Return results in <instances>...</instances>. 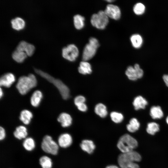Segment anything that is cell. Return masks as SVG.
<instances>
[{"label": "cell", "mask_w": 168, "mask_h": 168, "mask_svg": "<svg viewBox=\"0 0 168 168\" xmlns=\"http://www.w3.org/2000/svg\"><path fill=\"white\" fill-rule=\"evenodd\" d=\"M34 70L36 73L53 84L58 89L64 99L67 100L69 98V89L60 80L54 78L48 73L40 70L35 69Z\"/></svg>", "instance_id": "6da1fadb"}, {"label": "cell", "mask_w": 168, "mask_h": 168, "mask_svg": "<svg viewBox=\"0 0 168 168\" xmlns=\"http://www.w3.org/2000/svg\"><path fill=\"white\" fill-rule=\"evenodd\" d=\"M37 84L35 76L32 74L28 76H22L18 79L16 87L19 92L22 95L26 94Z\"/></svg>", "instance_id": "7a4b0ae2"}, {"label": "cell", "mask_w": 168, "mask_h": 168, "mask_svg": "<svg viewBox=\"0 0 168 168\" xmlns=\"http://www.w3.org/2000/svg\"><path fill=\"white\" fill-rule=\"evenodd\" d=\"M138 145V142L136 140L128 134H124L121 136L117 144L118 148L122 153L133 151Z\"/></svg>", "instance_id": "3957f363"}, {"label": "cell", "mask_w": 168, "mask_h": 168, "mask_svg": "<svg viewBox=\"0 0 168 168\" xmlns=\"http://www.w3.org/2000/svg\"><path fill=\"white\" fill-rule=\"evenodd\" d=\"M141 157L138 152L133 151L128 152L122 153L118 158V163L121 168H128L133 162L141 161Z\"/></svg>", "instance_id": "277c9868"}, {"label": "cell", "mask_w": 168, "mask_h": 168, "mask_svg": "<svg viewBox=\"0 0 168 168\" xmlns=\"http://www.w3.org/2000/svg\"><path fill=\"white\" fill-rule=\"evenodd\" d=\"M99 45L98 40L95 37L90 38L83 51V61H87L92 58L95 55Z\"/></svg>", "instance_id": "5b68a950"}, {"label": "cell", "mask_w": 168, "mask_h": 168, "mask_svg": "<svg viewBox=\"0 0 168 168\" xmlns=\"http://www.w3.org/2000/svg\"><path fill=\"white\" fill-rule=\"evenodd\" d=\"M109 17L104 11L100 10L96 13L93 14L91 18L92 25L96 28L104 29L109 23Z\"/></svg>", "instance_id": "8992f818"}, {"label": "cell", "mask_w": 168, "mask_h": 168, "mask_svg": "<svg viewBox=\"0 0 168 168\" xmlns=\"http://www.w3.org/2000/svg\"><path fill=\"white\" fill-rule=\"evenodd\" d=\"M41 147L45 152L53 155H56L58 152L59 146L52 139L51 137L46 135L43 138Z\"/></svg>", "instance_id": "52a82bcc"}, {"label": "cell", "mask_w": 168, "mask_h": 168, "mask_svg": "<svg viewBox=\"0 0 168 168\" xmlns=\"http://www.w3.org/2000/svg\"><path fill=\"white\" fill-rule=\"evenodd\" d=\"M79 54L78 48L73 44H68L62 49V54L63 57L70 61H75L78 57Z\"/></svg>", "instance_id": "ba28073f"}, {"label": "cell", "mask_w": 168, "mask_h": 168, "mask_svg": "<svg viewBox=\"0 0 168 168\" xmlns=\"http://www.w3.org/2000/svg\"><path fill=\"white\" fill-rule=\"evenodd\" d=\"M125 74L129 80L134 81L142 77L143 71L139 64H136L133 67L128 66L125 71Z\"/></svg>", "instance_id": "9c48e42d"}, {"label": "cell", "mask_w": 168, "mask_h": 168, "mask_svg": "<svg viewBox=\"0 0 168 168\" xmlns=\"http://www.w3.org/2000/svg\"><path fill=\"white\" fill-rule=\"evenodd\" d=\"M109 18L115 20H119L121 16V12L119 8L117 5L109 4L104 11Z\"/></svg>", "instance_id": "30bf717a"}, {"label": "cell", "mask_w": 168, "mask_h": 168, "mask_svg": "<svg viewBox=\"0 0 168 168\" xmlns=\"http://www.w3.org/2000/svg\"><path fill=\"white\" fill-rule=\"evenodd\" d=\"M35 49L34 45L24 40L20 42L16 48V50L25 52L27 55L31 56Z\"/></svg>", "instance_id": "8fae6325"}, {"label": "cell", "mask_w": 168, "mask_h": 168, "mask_svg": "<svg viewBox=\"0 0 168 168\" xmlns=\"http://www.w3.org/2000/svg\"><path fill=\"white\" fill-rule=\"evenodd\" d=\"M72 142V138L69 134L65 133L61 134L58 138V144L61 147L66 148L69 147Z\"/></svg>", "instance_id": "7c38bea8"}, {"label": "cell", "mask_w": 168, "mask_h": 168, "mask_svg": "<svg viewBox=\"0 0 168 168\" xmlns=\"http://www.w3.org/2000/svg\"><path fill=\"white\" fill-rule=\"evenodd\" d=\"M14 75L11 73H7L3 75L0 79V85L6 87H9L15 81Z\"/></svg>", "instance_id": "4fadbf2b"}, {"label": "cell", "mask_w": 168, "mask_h": 168, "mask_svg": "<svg viewBox=\"0 0 168 168\" xmlns=\"http://www.w3.org/2000/svg\"><path fill=\"white\" fill-rule=\"evenodd\" d=\"M133 104L135 110H137L144 109L148 105V102L143 97L138 96L134 98Z\"/></svg>", "instance_id": "5bb4252c"}, {"label": "cell", "mask_w": 168, "mask_h": 168, "mask_svg": "<svg viewBox=\"0 0 168 168\" xmlns=\"http://www.w3.org/2000/svg\"><path fill=\"white\" fill-rule=\"evenodd\" d=\"M80 146L82 149L88 154H91L95 148V145L93 142L90 140H83Z\"/></svg>", "instance_id": "9a60e30c"}, {"label": "cell", "mask_w": 168, "mask_h": 168, "mask_svg": "<svg viewBox=\"0 0 168 168\" xmlns=\"http://www.w3.org/2000/svg\"><path fill=\"white\" fill-rule=\"evenodd\" d=\"M58 122L63 127L69 126L72 123V119L71 116L67 113H63L59 116L57 119Z\"/></svg>", "instance_id": "2e32d148"}, {"label": "cell", "mask_w": 168, "mask_h": 168, "mask_svg": "<svg viewBox=\"0 0 168 168\" xmlns=\"http://www.w3.org/2000/svg\"><path fill=\"white\" fill-rule=\"evenodd\" d=\"M150 114L151 117L154 119H160L164 115L163 111L159 106H153L150 108Z\"/></svg>", "instance_id": "e0dca14e"}, {"label": "cell", "mask_w": 168, "mask_h": 168, "mask_svg": "<svg viewBox=\"0 0 168 168\" xmlns=\"http://www.w3.org/2000/svg\"><path fill=\"white\" fill-rule=\"evenodd\" d=\"M27 129L23 126H20L17 127L14 131L13 135L17 139L21 140L26 138L27 135Z\"/></svg>", "instance_id": "ac0fdd59"}, {"label": "cell", "mask_w": 168, "mask_h": 168, "mask_svg": "<svg viewBox=\"0 0 168 168\" xmlns=\"http://www.w3.org/2000/svg\"><path fill=\"white\" fill-rule=\"evenodd\" d=\"M78 70L80 73L82 74H90L92 72L91 67L87 61H82L80 63Z\"/></svg>", "instance_id": "d6986e66"}, {"label": "cell", "mask_w": 168, "mask_h": 168, "mask_svg": "<svg viewBox=\"0 0 168 168\" xmlns=\"http://www.w3.org/2000/svg\"><path fill=\"white\" fill-rule=\"evenodd\" d=\"M42 97L43 95L41 91L39 90L35 91L30 98L31 105L34 107L38 106L40 104Z\"/></svg>", "instance_id": "ffe728a7"}, {"label": "cell", "mask_w": 168, "mask_h": 168, "mask_svg": "<svg viewBox=\"0 0 168 168\" xmlns=\"http://www.w3.org/2000/svg\"><path fill=\"white\" fill-rule=\"evenodd\" d=\"M11 22L12 28L16 30L22 29L25 26V21L22 18L19 17L12 19Z\"/></svg>", "instance_id": "44dd1931"}, {"label": "cell", "mask_w": 168, "mask_h": 168, "mask_svg": "<svg viewBox=\"0 0 168 168\" xmlns=\"http://www.w3.org/2000/svg\"><path fill=\"white\" fill-rule=\"evenodd\" d=\"M33 117L32 113L30 111L24 110H22L20 116V120L25 124H28Z\"/></svg>", "instance_id": "7402d4cb"}, {"label": "cell", "mask_w": 168, "mask_h": 168, "mask_svg": "<svg viewBox=\"0 0 168 168\" xmlns=\"http://www.w3.org/2000/svg\"><path fill=\"white\" fill-rule=\"evenodd\" d=\"M140 126V124L138 120L133 118L130 120L129 123L127 125V130L130 132L134 133L138 129Z\"/></svg>", "instance_id": "603a6c76"}, {"label": "cell", "mask_w": 168, "mask_h": 168, "mask_svg": "<svg viewBox=\"0 0 168 168\" xmlns=\"http://www.w3.org/2000/svg\"><path fill=\"white\" fill-rule=\"evenodd\" d=\"M85 19L84 16L77 14L73 16V23L75 27L78 30L82 29L84 26Z\"/></svg>", "instance_id": "cb8c5ba5"}, {"label": "cell", "mask_w": 168, "mask_h": 168, "mask_svg": "<svg viewBox=\"0 0 168 168\" xmlns=\"http://www.w3.org/2000/svg\"><path fill=\"white\" fill-rule=\"evenodd\" d=\"M27 55L23 51L15 50L12 53V57L13 59L18 63L22 62L27 57Z\"/></svg>", "instance_id": "d4e9b609"}, {"label": "cell", "mask_w": 168, "mask_h": 168, "mask_svg": "<svg viewBox=\"0 0 168 168\" xmlns=\"http://www.w3.org/2000/svg\"><path fill=\"white\" fill-rule=\"evenodd\" d=\"M95 113L101 118L105 117L107 114V111L106 106L102 103L96 105L95 108Z\"/></svg>", "instance_id": "484cf974"}, {"label": "cell", "mask_w": 168, "mask_h": 168, "mask_svg": "<svg viewBox=\"0 0 168 168\" xmlns=\"http://www.w3.org/2000/svg\"><path fill=\"white\" fill-rule=\"evenodd\" d=\"M23 146L26 150L28 151H32L35 147V142L32 138H27L24 140Z\"/></svg>", "instance_id": "4316f807"}, {"label": "cell", "mask_w": 168, "mask_h": 168, "mask_svg": "<svg viewBox=\"0 0 168 168\" xmlns=\"http://www.w3.org/2000/svg\"><path fill=\"white\" fill-rule=\"evenodd\" d=\"M39 163L42 168H52V166L51 159L46 156H43L40 158Z\"/></svg>", "instance_id": "83f0119b"}, {"label": "cell", "mask_w": 168, "mask_h": 168, "mask_svg": "<svg viewBox=\"0 0 168 168\" xmlns=\"http://www.w3.org/2000/svg\"><path fill=\"white\" fill-rule=\"evenodd\" d=\"M130 40L133 47L135 48H140L142 43L141 36L138 34H134L130 37Z\"/></svg>", "instance_id": "f1b7e54d"}, {"label": "cell", "mask_w": 168, "mask_h": 168, "mask_svg": "<svg viewBox=\"0 0 168 168\" xmlns=\"http://www.w3.org/2000/svg\"><path fill=\"white\" fill-rule=\"evenodd\" d=\"M159 129V125L158 124L155 122H151L147 124L146 131L148 134L153 135L158 132Z\"/></svg>", "instance_id": "f546056e"}, {"label": "cell", "mask_w": 168, "mask_h": 168, "mask_svg": "<svg viewBox=\"0 0 168 168\" xmlns=\"http://www.w3.org/2000/svg\"><path fill=\"white\" fill-rule=\"evenodd\" d=\"M112 120L116 123H119L122 121L124 119L123 114L119 113L116 112H112L110 114Z\"/></svg>", "instance_id": "4dcf8cb0"}, {"label": "cell", "mask_w": 168, "mask_h": 168, "mask_svg": "<svg viewBox=\"0 0 168 168\" xmlns=\"http://www.w3.org/2000/svg\"><path fill=\"white\" fill-rule=\"evenodd\" d=\"M145 10L144 5L141 3H136L134 6L133 11L136 15H140L142 14Z\"/></svg>", "instance_id": "1f68e13d"}, {"label": "cell", "mask_w": 168, "mask_h": 168, "mask_svg": "<svg viewBox=\"0 0 168 168\" xmlns=\"http://www.w3.org/2000/svg\"><path fill=\"white\" fill-rule=\"evenodd\" d=\"M86 100L84 97L82 96H78L75 97L74 100V103L76 106L84 103Z\"/></svg>", "instance_id": "d6a6232c"}, {"label": "cell", "mask_w": 168, "mask_h": 168, "mask_svg": "<svg viewBox=\"0 0 168 168\" xmlns=\"http://www.w3.org/2000/svg\"><path fill=\"white\" fill-rule=\"evenodd\" d=\"M76 106L78 109L81 111L85 112L87 109V106L85 103L79 104Z\"/></svg>", "instance_id": "836d02e7"}, {"label": "cell", "mask_w": 168, "mask_h": 168, "mask_svg": "<svg viewBox=\"0 0 168 168\" xmlns=\"http://www.w3.org/2000/svg\"><path fill=\"white\" fill-rule=\"evenodd\" d=\"M6 137V133L4 129L2 127H0V140H3Z\"/></svg>", "instance_id": "e575fe53"}, {"label": "cell", "mask_w": 168, "mask_h": 168, "mask_svg": "<svg viewBox=\"0 0 168 168\" xmlns=\"http://www.w3.org/2000/svg\"><path fill=\"white\" fill-rule=\"evenodd\" d=\"M162 78L166 85L168 87V74L164 75Z\"/></svg>", "instance_id": "d590c367"}, {"label": "cell", "mask_w": 168, "mask_h": 168, "mask_svg": "<svg viewBox=\"0 0 168 168\" xmlns=\"http://www.w3.org/2000/svg\"><path fill=\"white\" fill-rule=\"evenodd\" d=\"M128 168H139V167L137 163L134 162L129 165Z\"/></svg>", "instance_id": "8d00e7d4"}, {"label": "cell", "mask_w": 168, "mask_h": 168, "mask_svg": "<svg viewBox=\"0 0 168 168\" xmlns=\"http://www.w3.org/2000/svg\"><path fill=\"white\" fill-rule=\"evenodd\" d=\"M105 168H119L118 166L114 165H111L107 166Z\"/></svg>", "instance_id": "74e56055"}, {"label": "cell", "mask_w": 168, "mask_h": 168, "mask_svg": "<svg viewBox=\"0 0 168 168\" xmlns=\"http://www.w3.org/2000/svg\"><path fill=\"white\" fill-rule=\"evenodd\" d=\"M3 92L2 90V88H1L0 90V98H1L2 97V96H3Z\"/></svg>", "instance_id": "f35d334b"}, {"label": "cell", "mask_w": 168, "mask_h": 168, "mask_svg": "<svg viewBox=\"0 0 168 168\" xmlns=\"http://www.w3.org/2000/svg\"><path fill=\"white\" fill-rule=\"evenodd\" d=\"M166 121L167 124H168V116L166 119Z\"/></svg>", "instance_id": "ab89813d"}, {"label": "cell", "mask_w": 168, "mask_h": 168, "mask_svg": "<svg viewBox=\"0 0 168 168\" xmlns=\"http://www.w3.org/2000/svg\"><path fill=\"white\" fill-rule=\"evenodd\" d=\"M106 1L107 2H113L114 1L113 0H106Z\"/></svg>", "instance_id": "60d3db41"}]
</instances>
